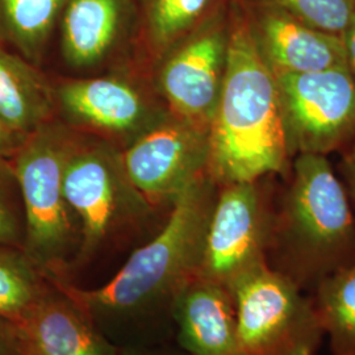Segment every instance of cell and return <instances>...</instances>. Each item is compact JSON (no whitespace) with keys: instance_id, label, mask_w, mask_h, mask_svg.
I'll return each instance as SVG.
<instances>
[{"instance_id":"12","label":"cell","mask_w":355,"mask_h":355,"mask_svg":"<svg viewBox=\"0 0 355 355\" xmlns=\"http://www.w3.org/2000/svg\"><path fill=\"white\" fill-rule=\"evenodd\" d=\"M178 346L190 355H240L236 308L228 287L200 275L173 308Z\"/></svg>"},{"instance_id":"7","label":"cell","mask_w":355,"mask_h":355,"mask_svg":"<svg viewBox=\"0 0 355 355\" xmlns=\"http://www.w3.org/2000/svg\"><path fill=\"white\" fill-rule=\"evenodd\" d=\"M274 76L290 158L328 155L355 140V79L347 67Z\"/></svg>"},{"instance_id":"13","label":"cell","mask_w":355,"mask_h":355,"mask_svg":"<svg viewBox=\"0 0 355 355\" xmlns=\"http://www.w3.org/2000/svg\"><path fill=\"white\" fill-rule=\"evenodd\" d=\"M19 328L28 355H119L54 282Z\"/></svg>"},{"instance_id":"10","label":"cell","mask_w":355,"mask_h":355,"mask_svg":"<svg viewBox=\"0 0 355 355\" xmlns=\"http://www.w3.org/2000/svg\"><path fill=\"white\" fill-rule=\"evenodd\" d=\"M228 24L204 23L166 61L159 85L174 116L209 130L224 83Z\"/></svg>"},{"instance_id":"20","label":"cell","mask_w":355,"mask_h":355,"mask_svg":"<svg viewBox=\"0 0 355 355\" xmlns=\"http://www.w3.org/2000/svg\"><path fill=\"white\" fill-rule=\"evenodd\" d=\"M212 0H152L148 15V33L153 46L166 51L203 17Z\"/></svg>"},{"instance_id":"26","label":"cell","mask_w":355,"mask_h":355,"mask_svg":"<svg viewBox=\"0 0 355 355\" xmlns=\"http://www.w3.org/2000/svg\"><path fill=\"white\" fill-rule=\"evenodd\" d=\"M179 347V346H178ZM119 355H190L184 350L174 349L173 343L157 345V346H146V347H133V349H123L119 350Z\"/></svg>"},{"instance_id":"4","label":"cell","mask_w":355,"mask_h":355,"mask_svg":"<svg viewBox=\"0 0 355 355\" xmlns=\"http://www.w3.org/2000/svg\"><path fill=\"white\" fill-rule=\"evenodd\" d=\"M64 192L80 225L79 252L64 282L86 290L101 287L107 282V257L142 232L155 205L101 146H73L64 165Z\"/></svg>"},{"instance_id":"15","label":"cell","mask_w":355,"mask_h":355,"mask_svg":"<svg viewBox=\"0 0 355 355\" xmlns=\"http://www.w3.org/2000/svg\"><path fill=\"white\" fill-rule=\"evenodd\" d=\"M54 92L37 64L0 44V120L28 137L51 123Z\"/></svg>"},{"instance_id":"5","label":"cell","mask_w":355,"mask_h":355,"mask_svg":"<svg viewBox=\"0 0 355 355\" xmlns=\"http://www.w3.org/2000/svg\"><path fill=\"white\" fill-rule=\"evenodd\" d=\"M73 145L51 123L29 135L15 153L13 170L26 214L24 253L51 280L64 282L80 246V225L64 192Z\"/></svg>"},{"instance_id":"11","label":"cell","mask_w":355,"mask_h":355,"mask_svg":"<svg viewBox=\"0 0 355 355\" xmlns=\"http://www.w3.org/2000/svg\"><path fill=\"white\" fill-rule=\"evenodd\" d=\"M258 46L274 74H306L347 67L343 36L308 26L272 1L250 16Z\"/></svg>"},{"instance_id":"14","label":"cell","mask_w":355,"mask_h":355,"mask_svg":"<svg viewBox=\"0 0 355 355\" xmlns=\"http://www.w3.org/2000/svg\"><path fill=\"white\" fill-rule=\"evenodd\" d=\"M58 99L78 123L108 133L139 132L149 120V108L139 91L116 78L67 82Z\"/></svg>"},{"instance_id":"25","label":"cell","mask_w":355,"mask_h":355,"mask_svg":"<svg viewBox=\"0 0 355 355\" xmlns=\"http://www.w3.org/2000/svg\"><path fill=\"white\" fill-rule=\"evenodd\" d=\"M24 140L26 137L13 133L0 120V155L11 159Z\"/></svg>"},{"instance_id":"19","label":"cell","mask_w":355,"mask_h":355,"mask_svg":"<svg viewBox=\"0 0 355 355\" xmlns=\"http://www.w3.org/2000/svg\"><path fill=\"white\" fill-rule=\"evenodd\" d=\"M51 287L23 249L0 245V318L20 325Z\"/></svg>"},{"instance_id":"22","label":"cell","mask_w":355,"mask_h":355,"mask_svg":"<svg viewBox=\"0 0 355 355\" xmlns=\"http://www.w3.org/2000/svg\"><path fill=\"white\" fill-rule=\"evenodd\" d=\"M26 214L12 161L0 155V245L23 249Z\"/></svg>"},{"instance_id":"2","label":"cell","mask_w":355,"mask_h":355,"mask_svg":"<svg viewBox=\"0 0 355 355\" xmlns=\"http://www.w3.org/2000/svg\"><path fill=\"white\" fill-rule=\"evenodd\" d=\"M288 161L277 79L250 16L234 7L224 83L209 127L208 174L218 186L259 182L283 173Z\"/></svg>"},{"instance_id":"6","label":"cell","mask_w":355,"mask_h":355,"mask_svg":"<svg viewBox=\"0 0 355 355\" xmlns=\"http://www.w3.org/2000/svg\"><path fill=\"white\" fill-rule=\"evenodd\" d=\"M240 355H318L324 330L312 299L262 263L228 286Z\"/></svg>"},{"instance_id":"23","label":"cell","mask_w":355,"mask_h":355,"mask_svg":"<svg viewBox=\"0 0 355 355\" xmlns=\"http://www.w3.org/2000/svg\"><path fill=\"white\" fill-rule=\"evenodd\" d=\"M0 355H28L19 325L0 318Z\"/></svg>"},{"instance_id":"9","label":"cell","mask_w":355,"mask_h":355,"mask_svg":"<svg viewBox=\"0 0 355 355\" xmlns=\"http://www.w3.org/2000/svg\"><path fill=\"white\" fill-rule=\"evenodd\" d=\"M209 130L171 116L145 130L123 155L129 182L153 205L173 204L208 171Z\"/></svg>"},{"instance_id":"3","label":"cell","mask_w":355,"mask_h":355,"mask_svg":"<svg viewBox=\"0 0 355 355\" xmlns=\"http://www.w3.org/2000/svg\"><path fill=\"white\" fill-rule=\"evenodd\" d=\"M354 261V216L341 178L327 155L293 157L291 184L275 212L268 266L312 291Z\"/></svg>"},{"instance_id":"16","label":"cell","mask_w":355,"mask_h":355,"mask_svg":"<svg viewBox=\"0 0 355 355\" xmlns=\"http://www.w3.org/2000/svg\"><path fill=\"white\" fill-rule=\"evenodd\" d=\"M125 15V0H66L62 51L76 67L101 62L114 46Z\"/></svg>"},{"instance_id":"8","label":"cell","mask_w":355,"mask_h":355,"mask_svg":"<svg viewBox=\"0 0 355 355\" xmlns=\"http://www.w3.org/2000/svg\"><path fill=\"white\" fill-rule=\"evenodd\" d=\"M274 223L275 212L258 182L220 186L200 277L228 287L246 271L267 263Z\"/></svg>"},{"instance_id":"21","label":"cell","mask_w":355,"mask_h":355,"mask_svg":"<svg viewBox=\"0 0 355 355\" xmlns=\"http://www.w3.org/2000/svg\"><path fill=\"white\" fill-rule=\"evenodd\" d=\"M308 26L343 36L355 13V0H270Z\"/></svg>"},{"instance_id":"1","label":"cell","mask_w":355,"mask_h":355,"mask_svg":"<svg viewBox=\"0 0 355 355\" xmlns=\"http://www.w3.org/2000/svg\"><path fill=\"white\" fill-rule=\"evenodd\" d=\"M218 190L208 171L196 178L174 199L161 229L101 287L53 280L117 350L175 340L174 303L200 275Z\"/></svg>"},{"instance_id":"18","label":"cell","mask_w":355,"mask_h":355,"mask_svg":"<svg viewBox=\"0 0 355 355\" xmlns=\"http://www.w3.org/2000/svg\"><path fill=\"white\" fill-rule=\"evenodd\" d=\"M312 299L333 355H355V261L312 290Z\"/></svg>"},{"instance_id":"24","label":"cell","mask_w":355,"mask_h":355,"mask_svg":"<svg viewBox=\"0 0 355 355\" xmlns=\"http://www.w3.org/2000/svg\"><path fill=\"white\" fill-rule=\"evenodd\" d=\"M340 174L349 199L355 205V140L345 146L340 162Z\"/></svg>"},{"instance_id":"17","label":"cell","mask_w":355,"mask_h":355,"mask_svg":"<svg viewBox=\"0 0 355 355\" xmlns=\"http://www.w3.org/2000/svg\"><path fill=\"white\" fill-rule=\"evenodd\" d=\"M66 0H0V44L41 62Z\"/></svg>"},{"instance_id":"27","label":"cell","mask_w":355,"mask_h":355,"mask_svg":"<svg viewBox=\"0 0 355 355\" xmlns=\"http://www.w3.org/2000/svg\"><path fill=\"white\" fill-rule=\"evenodd\" d=\"M343 38L346 51L347 69L355 79V13L346 31L343 32Z\"/></svg>"}]
</instances>
